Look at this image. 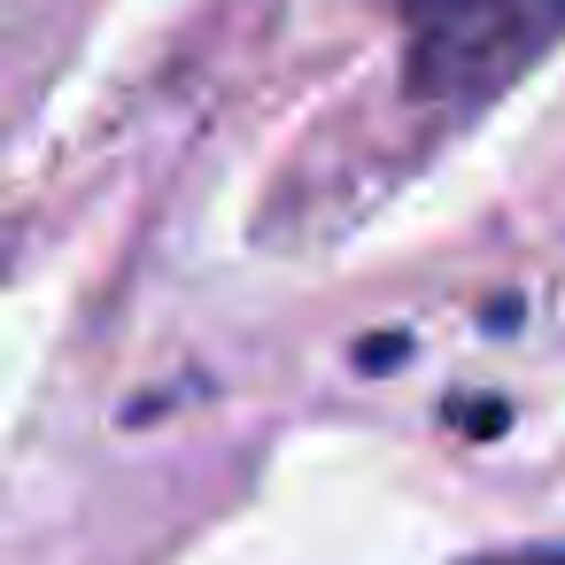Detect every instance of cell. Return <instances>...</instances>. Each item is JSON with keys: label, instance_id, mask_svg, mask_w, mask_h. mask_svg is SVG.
<instances>
[{"label": "cell", "instance_id": "2", "mask_svg": "<svg viewBox=\"0 0 565 565\" xmlns=\"http://www.w3.org/2000/svg\"><path fill=\"white\" fill-rule=\"evenodd\" d=\"M465 565H565V542H526V550H495V557H465Z\"/></svg>", "mask_w": 565, "mask_h": 565}, {"label": "cell", "instance_id": "1", "mask_svg": "<svg viewBox=\"0 0 565 565\" xmlns=\"http://www.w3.org/2000/svg\"><path fill=\"white\" fill-rule=\"evenodd\" d=\"M565 40V0H403V102L472 125Z\"/></svg>", "mask_w": 565, "mask_h": 565}, {"label": "cell", "instance_id": "3", "mask_svg": "<svg viewBox=\"0 0 565 565\" xmlns=\"http://www.w3.org/2000/svg\"><path fill=\"white\" fill-rule=\"evenodd\" d=\"M403 349H411L403 333H395V341H364V349H356V364H380V372H387V364H403Z\"/></svg>", "mask_w": 565, "mask_h": 565}]
</instances>
